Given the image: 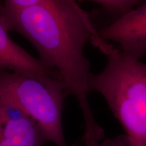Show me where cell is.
<instances>
[{
	"mask_svg": "<svg viewBox=\"0 0 146 146\" xmlns=\"http://www.w3.org/2000/svg\"><path fill=\"white\" fill-rule=\"evenodd\" d=\"M1 10L8 31L28 39L39 52L40 60L54 70L72 95L83 113V146H98L104 137L89 102L90 62L84 54L87 42L95 47L101 41L88 14L76 1L45 0L21 8Z\"/></svg>",
	"mask_w": 146,
	"mask_h": 146,
	"instance_id": "1",
	"label": "cell"
},
{
	"mask_svg": "<svg viewBox=\"0 0 146 146\" xmlns=\"http://www.w3.org/2000/svg\"><path fill=\"white\" fill-rule=\"evenodd\" d=\"M107 62L91 73L89 90L102 96L125 131L129 146H146V64L103 40L97 47Z\"/></svg>",
	"mask_w": 146,
	"mask_h": 146,
	"instance_id": "2",
	"label": "cell"
},
{
	"mask_svg": "<svg viewBox=\"0 0 146 146\" xmlns=\"http://www.w3.org/2000/svg\"><path fill=\"white\" fill-rule=\"evenodd\" d=\"M67 93L57 74L31 75L0 70V98L30 116L47 142L68 146L62 127V109Z\"/></svg>",
	"mask_w": 146,
	"mask_h": 146,
	"instance_id": "3",
	"label": "cell"
},
{
	"mask_svg": "<svg viewBox=\"0 0 146 146\" xmlns=\"http://www.w3.org/2000/svg\"><path fill=\"white\" fill-rule=\"evenodd\" d=\"M98 33L102 39L117 43L122 52L140 60L146 54V3L129 10Z\"/></svg>",
	"mask_w": 146,
	"mask_h": 146,
	"instance_id": "4",
	"label": "cell"
},
{
	"mask_svg": "<svg viewBox=\"0 0 146 146\" xmlns=\"http://www.w3.org/2000/svg\"><path fill=\"white\" fill-rule=\"evenodd\" d=\"M47 142L33 119L0 98V146H43Z\"/></svg>",
	"mask_w": 146,
	"mask_h": 146,
	"instance_id": "5",
	"label": "cell"
},
{
	"mask_svg": "<svg viewBox=\"0 0 146 146\" xmlns=\"http://www.w3.org/2000/svg\"><path fill=\"white\" fill-rule=\"evenodd\" d=\"M0 70L31 75L57 74L16 44L8 35L0 10Z\"/></svg>",
	"mask_w": 146,
	"mask_h": 146,
	"instance_id": "6",
	"label": "cell"
},
{
	"mask_svg": "<svg viewBox=\"0 0 146 146\" xmlns=\"http://www.w3.org/2000/svg\"><path fill=\"white\" fill-rule=\"evenodd\" d=\"M76 1H90L100 3L108 10L124 13L129 10V8L135 3L137 0H75Z\"/></svg>",
	"mask_w": 146,
	"mask_h": 146,
	"instance_id": "7",
	"label": "cell"
},
{
	"mask_svg": "<svg viewBox=\"0 0 146 146\" xmlns=\"http://www.w3.org/2000/svg\"><path fill=\"white\" fill-rule=\"evenodd\" d=\"M45 0H5L4 7L9 8H21L43 2Z\"/></svg>",
	"mask_w": 146,
	"mask_h": 146,
	"instance_id": "8",
	"label": "cell"
},
{
	"mask_svg": "<svg viewBox=\"0 0 146 146\" xmlns=\"http://www.w3.org/2000/svg\"><path fill=\"white\" fill-rule=\"evenodd\" d=\"M98 146H129L127 136L120 135L115 137L108 138L102 141Z\"/></svg>",
	"mask_w": 146,
	"mask_h": 146,
	"instance_id": "9",
	"label": "cell"
},
{
	"mask_svg": "<svg viewBox=\"0 0 146 146\" xmlns=\"http://www.w3.org/2000/svg\"><path fill=\"white\" fill-rule=\"evenodd\" d=\"M70 1H76L75 0H70Z\"/></svg>",
	"mask_w": 146,
	"mask_h": 146,
	"instance_id": "10",
	"label": "cell"
}]
</instances>
